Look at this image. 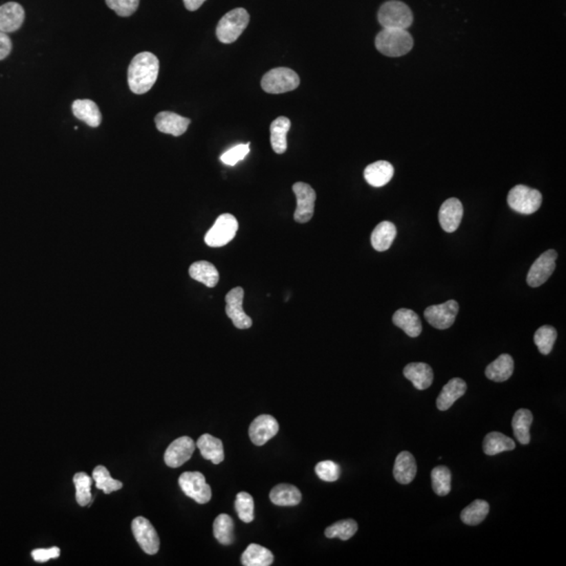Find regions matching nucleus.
I'll return each mask as SVG.
<instances>
[{"instance_id": "1", "label": "nucleus", "mask_w": 566, "mask_h": 566, "mask_svg": "<svg viewBox=\"0 0 566 566\" xmlns=\"http://www.w3.org/2000/svg\"><path fill=\"white\" fill-rule=\"evenodd\" d=\"M160 62L153 54L144 52L138 54L128 68V85L137 94H146L156 82Z\"/></svg>"}, {"instance_id": "2", "label": "nucleus", "mask_w": 566, "mask_h": 566, "mask_svg": "<svg viewBox=\"0 0 566 566\" xmlns=\"http://www.w3.org/2000/svg\"><path fill=\"white\" fill-rule=\"evenodd\" d=\"M376 48L387 57H402L414 48V38L407 30L383 29L376 35Z\"/></svg>"}, {"instance_id": "3", "label": "nucleus", "mask_w": 566, "mask_h": 566, "mask_svg": "<svg viewBox=\"0 0 566 566\" xmlns=\"http://www.w3.org/2000/svg\"><path fill=\"white\" fill-rule=\"evenodd\" d=\"M378 19L383 29L407 30L414 22V15L406 3L392 0L380 8Z\"/></svg>"}, {"instance_id": "4", "label": "nucleus", "mask_w": 566, "mask_h": 566, "mask_svg": "<svg viewBox=\"0 0 566 566\" xmlns=\"http://www.w3.org/2000/svg\"><path fill=\"white\" fill-rule=\"evenodd\" d=\"M249 22L250 15L245 9L237 8L232 10L219 20L216 28L217 38L223 43H233L247 29Z\"/></svg>"}, {"instance_id": "5", "label": "nucleus", "mask_w": 566, "mask_h": 566, "mask_svg": "<svg viewBox=\"0 0 566 566\" xmlns=\"http://www.w3.org/2000/svg\"><path fill=\"white\" fill-rule=\"evenodd\" d=\"M507 203L512 210L520 214H533L541 207L543 194L536 189L529 188L525 185H517L509 190Z\"/></svg>"}, {"instance_id": "6", "label": "nucleus", "mask_w": 566, "mask_h": 566, "mask_svg": "<svg viewBox=\"0 0 566 566\" xmlns=\"http://www.w3.org/2000/svg\"><path fill=\"white\" fill-rule=\"evenodd\" d=\"M300 78L293 70L277 68L267 72L261 80V88L267 94H285L299 86Z\"/></svg>"}, {"instance_id": "7", "label": "nucleus", "mask_w": 566, "mask_h": 566, "mask_svg": "<svg viewBox=\"0 0 566 566\" xmlns=\"http://www.w3.org/2000/svg\"><path fill=\"white\" fill-rule=\"evenodd\" d=\"M239 230V221L232 214L221 215L213 227L205 234V243L211 247H221L234 239Z\"/></svg>"}, {"instance_id": "8", "label": "nucleus", "mask_w": 566, "mask_h": 566, "mask_svg": "<svg viewBox=\"0 0 566 566\" xmlns=\"http://www.w3.org/2000/svg\"><path fill=\"white\" fill-rule=\"evenodd\" d=\"M179 485L187 496L199 505L209 503L212 497L210 485L201 472H185L179 478Z\"/></svg>"}, {"instance_id": "9", "label": "nucleus", "mask_w": 566, "mask_h": 566, "mask_svg": "<svg viewBox=\"0 0 566 566\" xmlns=\"http://www.w3.org/2000/svg\"><path fill=\"white\" fill-rule=\"evenodd\" d=\"M459 305L455 300H449L438 305H431L425 310V319L437 330L451 327L458 314Z\"/></svg>"}, {"instance_id": "10", "label": "nucleus", "mask_w": 566, "mask_h": 566, "mask_svg": "<svg viewBox=\"0 0 566 566\" xmlns=\"http://www.w3.org/2000/svg\"><path fill=\"white\" fill-rule=\"evenodd\" d=\"M558 254L555 250L545 252L536 259L535 263L527 274V285L532 287H538L549 280L556 269V259Z\"/></svg>"}, {"instance_id": "11", "label": "nucleus", "mask_w": 566, "mask_h": 566, "mask_svg": "<svg viewBox=\"0 0 566 566\" xmlns=\"http://www.w3.org/2000/svg\"><path fill=\"white\" fill-rule=\"evenodd\" d=\"M132 533L141 549L148 555H156L160 549V538L148 519L137 517L132 520Z\"/></svg>"}, {"instance_id": "12", "label": "nucleus", "mask_w": 566, "mask_h": 566, "mask_svg": "<svg viewBox=\"0 0 566 566\" xmlns=\"http://www.w3.org/2000/svg\"><path fill=\"white\" fill-rule=\"evenodd\" d=\"M293 191L297 199V208L294 213V219L297 223H305L313 219L315 211L316 192L313 188L305 183L298 182L294 184Z\"/></svg>"}, {"instance_id": "13", "label": "nucleus", "mask_w": 566, "mask_h": 566, "mask_svg": "<svg viewBox=\"0 0 566 566\" xmlns=\"http://www.w3.org/2000/svg\"><path fill=\"white\" fill-rule=\"evenodd\" d=\"M243 296L245 291L239 287L231 290L225 296V313L239 330H247L253 324L251 318L243 311Z\"/></svg>"}, {"instance_id": "14", "label": "nucleus", "mask_w": 566, "mask_h": 566, "mask_svg": "<svg viewBox=\"0 0 566 566\" xmlns=\"http://www.w3.org/2000/svg\"><path fill=\"white\" fill-rule=\"evenodd\" d=\"M196 444L189 436L179 437L171 443L165 452L164 459L167 466L179 468L188 461L194 453Z\"/></svg>"}, {"instance_id": "15", "label": "nucleus", "mask_w": 566, "mask_h": 566, "mask_svg": "<svg viewBox=\"0 0 566 566\" xmlns=\"http://www.w3.org/2000/svg\"><path fill=\"white\" fill-rule=\"evenodd\" d=\"M279 431V424L269 414H261L252 422L249 428L250 438L256 446H263Z\"/></svg>"}, {"instance_id": "16", "label": "nucleus", "mask_w": 566, "mask_h": 566, "mask_svg": "<svg viewBox=\"0 0 566 566\" xmlns=\"http://www.w3.org/2000/svg\"><path fill=\"white\" fill-rule=\"evenodd\" d=\"M464 215V207L459 199L455 197L447 199L438 212V221L443 230L447 233H453L458 229Z\"/></svg>"}, {"instance_id": "17", "label": "nucleus", "mask_w": 566, "mask_h": 566, "mask_svg": "<svg viewBox=\"0 0 566 566\" xmlns=\"http://www.w3.org/2000/svg\"><path fill=\"white\" fill-rule=\"evenodd\" d=\"M191 120L170 112H162L156 117V125L159 132L163 134L179 137L188 130Z\"/></svg>"}, {"instance_id": "18", "label": "nucleus", "mask_w": 566, "mask_h": 566, "mask_svg": "<svg viewBox=\"0 0 566 566\" xmlns=\"http://www.w3.org/2000/svg\"><path fill=\"white\" fill-rule=\"evenodd\" d=\"M23 8L17 3H8L0 7V32L12 33L21 28L24 21Z\"/></svg>"}, {"instance_id": "19", "label": "nucleus", "mask_w": 566, "mask_h": 566, "mask_svg": "<svg viewBox=\"0 0 566 566\" xmlns=\"http://www.w3.org/2000/svg\"><path fill=\"white\" fill-rule=\"evenodd\" d=\"M418 472L416 458L408 451H403L396 456L394 467V476L401 485H408L416 478Z\"/></svg>"}, {"instance_id": "20", "label": "nucleus", "mask_w": 566, "mask_h": 566, "mask_svg": "<svg viewBox=\"0 0 566 566\" xmlns=\"http://www.w3.org/2000/svg\"><path fill=\"white\" fill-rule=\"evenodd\" d=\"M467 392V383L459 378H453L445 385L442 392L436 400V406L438 410L446 411L464 396Z\"/></svg>"}, {"instance_id": "21", "label": "nucleus", "mask_w": 566, "mask_h": 566, "mask_svg": "<svg viewBox=\"0 0 566 566\" xmlns=\"http://www.w3.org/2000/svg\"><path fill=\"white\" fill-rule=\"evenodd\" d=\"M394 174V166L390 162H386V161H378V162L372 163V164L368 165L364 170V177H365L366 182L370 186L376 187V188L387 185L392 181Z\"/></svg>"}, {"instance_id": "22", "label": "nucleus", "mask_w": 566, "mask_h": 566, "mask_svg": "<svg viewBox=\"0 0 566 566\" xmlns=\"http://www.w3.org/2000/svg\"><path fill=\"white\" fill-rule=\"evenodd\" d=\"M403 372L405 378L410 381L418 390H425L430 387L434 378L431 366L422 362L408 364Z\"/></svg>"}, {"instance_id": "23", "label": "nucleus", "mask_w": 566, "mask_h": 566, "mask_svg": "<svg viewBox=\"0 0 566 566\" xmlns=\"http://www.w3.org/2000/svg\"><path fill=\"white\" fill-rule=\"evenodd\" d=\"M394 325L404 330L409 337L416 338L422 332V322L416 312L408 308H400L392 317Z\"/></svg>"}, {"instance_id": "24", "label": "nucleus", "mask_w": 566, "mask_h": 566, "mask_svg": "<svg viewBox=\"0 0 566 566\" xmlns=\"http://www.w3.org/2000/svg\"><path fill=\"white\" fill-rule=\"evenodd\" d=\"M72 112L78 120L88 126L98 127L102 122V114L96 103L92 100H76L72 103Z\"/></svg>"}, {"instance_id": "25", "label": "nucleus", "mask_w": 566, "mask_h": 566, "mask_svg": "<svg viewBox=\"0 0 566 566\" xmlns=\"http://www.w3.org/2000/svg\"><path fill=\"white\" fill-rule=\"evenodd\" d=\"M196 447L203 458L212 461L213 464H221L225 459L223 442L211 434L201 435L197 441Z\"/></svg>"}, {"instance_id": "26", "label": "nucleus", "mask_w": 566, "mask_h": 566, "mask_svg": "<svg viewBox=\"0 0 566 566\" xmlns=\"http://www.w3.org/2000/svg\"><path fill=\"white\" fill-rule=\"evenodd\" d=\"M272 503L280 507H293L299 505L301 501V492L295 485L281 483L272 489L270 493Z\"/></svg>"}, {"instance_id": "27", "label": "nucleus", "mask_w": 566, "mask_h": 566, "mask_svg": "<svg viewBox=\"0 0 566 566\" xmlns=\"http://www.w3.org/2000/svg\"><path fill=\"white\" fill-rule=\"evenodd\" d=\"M514 372V360L509 354H501L498 358L485 368V376L496 383L505 382Z\"/></svg>"}, {"instance_id": "28", "label": "nucleus", "mask_w": 566, "mask_h": 566, "mask_svg": "<svg viewBox=\"0 0 566 566\" xmlns=\"http://www.w3.org/2000/svg\"><path fill=\"white\" fill-rule=\"evenodd\" d=\"M291 128V121L287 117H279L272 122L271 144L272 148L277 154H283L287 149V136Z\"/></svg>"}, {"instance_id": "29", "label": "nucleus", "mask_w": 566, "mask_h": 566, "mask_svg": "<svg viewBox=\"0 0 566 566\" xmlns=\"http://www.w3.org/2000/svg\"><path fill=\"white\" fill-rule=\"evenodd\" d=\"M396 237V228L390 221L378 223L372 234V245L378 252L387 251Z\"/></svg>"}, {"instance_id": "30", "label": "nucleus", "mask_w": 566, "mask_h": 566, "mask_svg": "<svg viewBox=\"0 0 566 566\" xmlns=\"http://www.w3.org/2000/svg\"><path fill=\"white\" fill-rule=\"evenodd\" d=\"M533 414L529 409H519L514 414L512 420V428L516 440L521 445H529L531 442L529 428L533 423Z\"/></svg>"}, {"instance_id": "31", "label": "nucleus", "mask_w": 566, "mask_h": 566, "mask_svg": "<svg viewBox=\"0 0 566 566\" xmlns=\"http://www.w3.org/2000/svg\"><path fill=\"white\" fill-rule=\"evenodd\" d=\"M191 278L201 282L205 287H216L219 281V274L216 267L208 261H197L189 269Z\"/></svg>"}, {"instance_id": "32", "label": "nucleus", "mask_w": 566, "mask_h": 566, "mask_svg": "<svg viewBox=\"0 0 566 566\" xmlns=\"http://www.w3.org/2000/svg\"><path fill=\"white\" fill-rule=\"evenodd\" d=\"M483 452L489 456L499 454V453L505 452V451H512L516 448L515 442L512 440L511 437L503 434L501 432H491L485 435V440H483Z\"/></svg>"}, {"instance_id": "33", "label": "nucleus", "mask_w": 566, "mask_h": 566, "mask_svg": "<svg viewBox=\"0 0 566 566\" xmlns=\"http://www.w3.org/2000/svg\"><path fill=\"white\" fill-rule=\"evenodd\" d=\"M273 561L272 552L255 543L250 545L241 556V563L245 566H270Z\"/></svg>"}, {"instance_id": "34", "label": "nucleus", "mask_w": 566, "mask_h": 566, "mask_svg": "<svg viewBox=\"0 0 566 566\" xmlns=\"http://www.w3.org/2000/svg\"><path fill=\"white\" fill-rule=\"evenodd\" d=\"M489 511H490L489 503L481 499H477L461 511V519L465 525H478L485 520Z\"/></svg>"}, {"instance_id": "35", "label": "nucleus", "mask_w": 566, "mask_h": 566, "mask_svg": "<svg viewBox=\"0 0 566 566\" xmlns=\"http://www.w3.org/2000/svg\"><path fill=\"white\" fill-rule=\"evenodd\" d=\"M213 533L221 545H232L234 541V523L227 514H221L213 523Z\"/></svg>"}, {"instance_id": "36", "label": "nucleus", "mask_w": 566, "mask_h": 566, "mask_svg": "<svg viewBox=\"0 0 566 566\" xmlns=\"http://www.w3.org/2000/svg\"><path fill=\"white\" fill-rule=\"evenodd\" d=\"M433 491L438 496H447L451 491L452 474L447 467H435L431 472Z\"/></svg>"}, {"instance_id": "37", "label": "nucleus", "mask_w": 566, "mask_h": 566, "mask_svg": "<svg viewBox=\"0 0 566 566\" xmlns=\"http://www.w3.org/2000/svg\"><path fill=\"white\" fill-rule=\"evenodd\" d=\"M92 479L96 481V487L102 490L105 494H110L114 491L121 490L123 483L120 481L112 478L110 471L104 466H97L92 472Z\"/></svg>"}, {"instance_id": "38", "label": "nucleus", "mask_w": 566, "mask_h": 566, "mask_svg": "<svg viewBox=\"0 0 566 566\" xmlns=\"http://www.w3.org/2000/svg\"><path fill=\"white\" fill-rule=\"evenodd\" d=\"M74 487H76L77 503L80 507L90 505L92 501L90 487H92V478H90L86 473L79 472L74 476Z\"/></svg>"}, {"instance_id": "39", "label": "nucleus", "mask_w": 566, "mask_h": 566, "mask_svg": "<svg viewBox=\"0 0 566 566\" xmlns=\"http://www.w3.org/2000/svg\"><path fill=\"white\" fill-rule=\"evenodd\" d=\"M557 340V330L551 325H543L538 328L534 336V342L539 352L543 354H549L553 350L554 344Z\"/></svg>"}, {"instance_id": "40", "label": "nucleus", "mask_w": 566, "mask_h": 566, "mask_svg": "<svg viewBox=\"0 0 566 566\" xmlns=\"http://www.w3.org/2000/svg\"><path fill=\"white\" fill-rule=\"evenodd\" d=\"M356 531H358V523L352 519H346V520L338 521L328 527L325 529V536L330 539L340 538L343 541H346L350 539Z\"/></svg>"}, {"instance_id": "41", "label": "nucleus", "mask_w": 566, "mask_h": 566, "mask_svg": "<svg viewBox=\"0 0 566 566\" xmlns=\"http://www.w3.org/2000/svg\"><path fill=\"white\" fill-rule=\"evenodd\" d=\"M235 509L243 523H252L254 520L253 497L247 492L239 493L235 501Z\"/></svg>"}, {"instance_id": "42", "label": "nucleus", "mask_w": 566, "mask_h": 566, "mask_svg": "<svg viewBox=\"0 0 566 566\" xmlns=\"http://www.w3.org/2000/svg\"><path fill=\"white\" fill-rule=\"evenodd\" d=\"M315 471L320 479L327 481V483L338 481L341 474V468L339 465L332 461H320L319 464L316 466Z\"/></svg>"}, {"instance_id": "43", "label": "nucleus", "mask_w": 566, "mask_h": 566, "mask_svg": "<svg viewBox=\"0 0 566 566\" xmlns=\"http://www.w3.org/2000/svg\"><path fill=\"white\" fill-rule=\"evenodd\" d=\"M250 152V143L239 144L225 151L221 156V161L228 166H235L237 163L243 161Z\"/></svg>"}, {"instance_id": "44", "label": "nucleus", "mask_w": 566, "mask_h": 566, "mask_svg": "<svg viewBox=\"0 0 566 566\" xmlns=\"http://www.w3.org/2000/svg\"><path fill=\"white\" fill-rule=\"evenodd\" d=\"M106 3L119 16L128 17L138 10L140 0H106Z\"/></svg>"}, {"instance_id": "45", "label": "nucleus", "mask_w": 566, "mask_h": 566, "mask_svg": "<svg viewBox=\"0 0 566 566\" xmlns=\"http://www.w3.org/2000/svg\"><path fill=\"white\" fill-rule=\"evenodd\" d=\"M60 556V549L57 547H50V549H38L32 552V557L36 562L48 561L50 559H55Z\"/></svg>"}, {"instance_id": "46", "label": "nucleus", "mask_w": 566, "mask_h": 566, "mask_svg": "<svg viewBox=\"0 0 566 566\" xmlns=\"http://www.w3.org/2000/svg\"><path fill=\"white\" fill-rule=\"evenodd\" d=\"M12 50V41L9 36L0 32V60L6 59Z\"/></svg>"}, {"instance_id": "47", "label": "nucleus", "mask_w": 566, "mask_h": 566, "mask_svg": "<svg viewBox=\"0 0 566 566\" xmlns=\"http://www.w3.org/2000/svg\"><path fill=\"white\" fill-rule=\"evenodd\" d=\"M205 1V0H184V3L187 10L193 12L199 10Z\"/></svg>"}]
</instances>
